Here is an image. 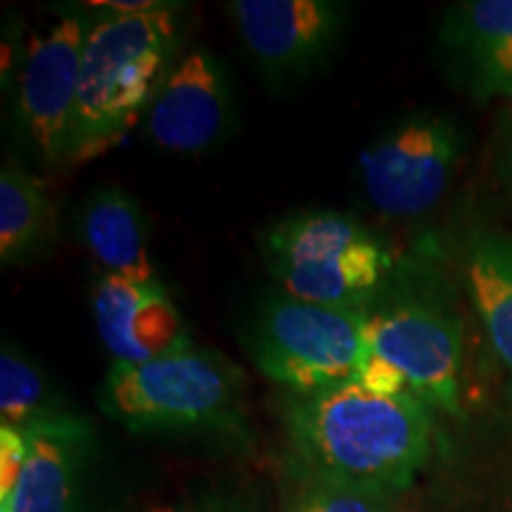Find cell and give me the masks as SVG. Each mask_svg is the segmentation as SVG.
<instances>
[{"label":"cell","mask_w":512,"mask_h":512,"mask_svg":"<svg viewBox=\"0 0 512 512\" xmlns=\"http://www.w3.org/2000/svg\"><path fill=\"white\" fill-rule=\"evenodd\" d=\"M247 377L219 351L195 344L140 366H112L98 389L100 411L131 432H238Z\"/></svg>","instance_id":"3957f363"},{"label":"cell","mask_w":512,"mask_h":512,"mask_svg":"<svg viewBox=\"0 0 512 512\" xmlns=\"http://www.w3.org/2000/svg\"><path fill=\"white\" fill-rule=\"evenodd\" d=\"M460 325L437 306L401 302L370 311L356 380L380 394L413 396L425 406L460 413Z\"/></svg>","instance_id":"8992f818"},{"label":"cell","mask_w":512,"mask_h":512,"mask_svg":"<svg viewBox=\"0 0 512 512\" xmlns=\"http://www.w3.org/2000/svg\"><path fill=\"white\" fill-rule=\"evenodd\" d=\"M448 64L477 100L512 98V0H470L441 29Z\"/></svg>","instance_id":"7c38bea8"},{"label":"cell","mask_w":512,"mask_h":512,"mask_svg":"<svg viewBox=\"0 0 512 512\" xmlns=\"http://www.w3.org/2000/svg\"><path fill=\"white\" fill-rule=\"evenodd\" d=\"M88 8L100 12H112V15H143L164 8V0H100V3H86Z\"/></svg>","instance_id":"44dd1931"},{"label":"cell","mask_w":512,"mask_h":512,"mask_svg":"<svg viewBox=\"0 0 512 512\" xmlns=\"http://www.w3.org/2000/svg\"><path fill=\"white\" fill-rule=\"evenodd\" d=\"M88 29V8L62 12L48 29L31 38L19 64L15 124L24 145L43 166L69 162Z\"/></svg>","instance_id":"52a82bcc"},{"label":"cell","mask_w":512,"mask_h":512,"mask_svg":"<svg viewBox=\"0 0 512 512\" xmlns=\"http://www.w3.org/2000/svg\"><path fill=\"white\" fill-rule=\"evenodd\" d=\"M72 413L62 406L36 363L5 342L0 354V425L27 434Z\"/></svg>","instance_id":"e0dca14e"},{"label":"cell","mask_w":512,"mask_h":512,"mask_svg":"<svg viewBox=\"0 0 512 512\" xmlns=\"http://www.w3.org/2000/svg\"><path fill=\"white\" fill-rule=\"evenodd\" d=\"M261 256L280 292L302 302L368 316L392 259L354 216L306 209L261 235Z\"/></svg>","instance_id":"277c9868"},{"label":"cell","mask_w":512,"mask_h":512,"mask_svg":"<svg viewBox=\"0 0 512 512\" xmlns=\"http://www.w3.org/2000/svg\"><path fill=\"white\" fill-rule=\"evenodd\" d=\"M27 460L8 498L12 512H83L81 467L91 430L81 415L46 422L27 432Z\"/></svg>","instance_id":"4fadbf2b"},{"label":"cell","mask_w":512,"mask_h":512,"mask_svg":"<svg viewBox=\"0 0 512 512\" xmlns=\"http://www.w3.org/2000/svg\"><path fill=\"white\" fill-rule=\"evenodd\" d=\"M95 328L112 366H140L190 347L181 311L159 280L102 273L91 294Z\"/></svg>","instance_id":"8fae6325"},{"label":"cell","mask_w":512,"mask_h":512,"mask_svg":"<svg viewBox=\"0 0 512 512\" xmlns=\"http://www.w3.org/2000/svg\"><path fill=\"white\" fill-rule=\"evenodd\" d=\"M230 17L273 81L311 72L332 53L347 22L335 0H235Z\"/></svg>","instance_id":"9c48e42d"},{"label":"cell","mask_w":512,"mask_h":512,"mask_svg":"<svg viewBox=\"0 0 512 512\" xmlns=\"http://www.w3.org/2000/svg\"><path fill=\"white\" fill-rule=\"evenodd\" d=\"M363 313L325 309L285 292L268 294L249 318L247 356L287 394H316L358 377Z\"/></svg>","instance_id":"5b68a950"},{"label":"cell","mask_w":512,"mask_h":512,"mask_svg":"<svg viewBox=\"0 0 512 512\" xmlns=\"http://www.w3.org/2000/svg\"><path fill=\"white\" fill-rule=\"evenodd\" d=\"M460 150L458 126L444 114L403 119L358 159L370 204L396 219L425 214L451 183Z\"/></svg>","instance_id":"ba28073f"},{"label":"cell","mask_w":512,"mask_h":512,"mask_svg":"<svg viewBox=\"0 0 512 512\" xmlns=\"http://www.w3.org/2000/svg\"><path fill=\"white\" fill-rule=\"evenodd\" d=\"M0 512H12L8 498H0Z\"/></svg>","instance_id":"7402d4cb"},{"label":"cell","mask_w":512,"mask_h":512,"mask_svg":"<svg viewBox=\"0 0 512 512\" xmlns=\"http://www.w3.org/2000/svg\"><path fill=\"white\" fill-rule=\"evenodd\" d=\"M283 415L294 467L313 482L394 498L411 489L432 453L425 403L358 380L287 394Z\"/></svg>","instance_id":"6da1fadb"},{"label":"cell","mask_w":512,"mask_h":512,"mask_svg":"<svg viewBox=\"0 0 512 512\" xmlns=\"http://www.w3.org/2000/svg\"><path fill=\"white\" fill-rule=\"evenodd\" d=\"M81 240L105 275L155 280L140 204L117 185L91 192L79 216Z\"/></svg>","instance_id":"5bb4252c"},{"label":"cell","mask_w":512,"mask_h":512,"mask_svg":"<svg viewBox=\"0 0 512 512\" xmlns=\"http://www.w3.org/2000/svg\"><path fill=\"white\" fill-rule=\"evenodd\" d=\"M233 119V93L219 57L192 48L166 76L145 114L152 143L176 155H195L226 136Z\"/></svg>","instance_id":"30bf717a"},{"label":"cell","mask_w":512,"mask_h":512,"mask_svg":"<svg viewBox=\"0 0 512 512\" xmlns=\"http://www.w3.org/2000/svg\"><path fill=\"white\" fill-rule=\"evenodd\" d=\"M467 287L491 347L512 375V242L479 233L467 249Z\"/></svg>","instance_id":"2e32d148"},{"label":"cell","mask_w":512,"mask_h":512,"mask_svg":"<svg viewBox=\"0 0 512 512\" xmlns=\"http://www.w3.org/2000/svg\"><path fill=\"white\" fill-rule=\"evenodd\" d=\"M57 238V211L46 185L15 162L0 169V264H27Z\"/></svg>","instance_id":"9a60e30c"},{"label":"cell","mask_w":512,"mask_h":512,"mask_svg":"<svg viewBox=\"0 0 512 512\" xmlns=\"http://www.w3.org/2000/svg\"><path fill=\"white\" fill-rule=\"evenodd\" d=\"M285 512H392V498L304 479Z\"/></svg>","instance_id":"ac0fdd59"},{"label":"cell","mask_w":512,"mask_h":512,"mask_svg":"<svg viewBox=\"0 0 512 512\" xmlns=\"http://www.w3.org/2000/svg\"><path fill=\"white\" fill-rule=\"evenodd\" d=\"M147 512H247L240 503L230 501L221 494H200L192 498H181V501L155 505Z\"/></svg>","instance_id":"ffe728a7"},{"label":"cell","mask_w":512,"mask_h":512,"mask_svg":"<svg viewBox=\"0 0 512 512\" xmlns=\"http://www.w3.org/2000/svg\"><path fill=\"white\" fill-rule=\"evenodd\" d=\"M88 10L69 162L105 155L138 124L176 67L181 38L176 3L143 15Z\"/></svg>","instance_id":"7a4b0ae2"},{"label":"cell","mask_w":512,"mask_h":512,"mask_svg":"<svg viewBox=\"0 0 512 512\" xmlns=\"http://www.w3.org/2000/svg\"><path fill=\"white\" fill-rule=\"evenodd\" d=\"M27 434L0 425V496H10L27 460Z\"/></svg>","instance_id":"d6986e66"}]
</instances>
